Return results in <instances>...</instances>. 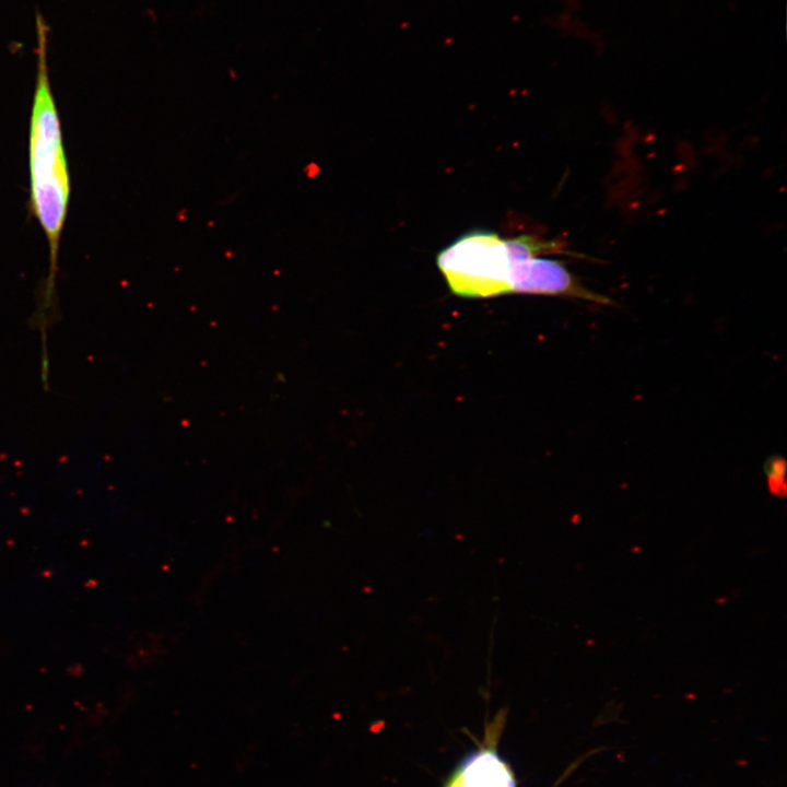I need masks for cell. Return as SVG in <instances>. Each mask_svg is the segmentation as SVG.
<instances>
[{
  "mask_svg": "<svg viewBox=\"0 0 787 787\" xmlns=\"http://www.w3.org/2000/svg\"><path fill=\"white\" fill-rule=\"evenodd\" d=\"M446 787H516L513 772L495 749L482 748L468 755Z\"/></svg>",
  "mask_w": 787,
  "mask_h": 787,
  "instance_id": "obj_4",
  "label": "cell"
},
{
  "mask_svg": "<svg viewBox=\"0 0 787 787\" xmlns=\"http://www.w3.org/2000/svg\"><path fill=\"white\" fill-rule=\"evenodd\" d=\"M225 256H226V257H231V256H232V251H231V250H226V251H225Z\"/></svg>",
  "mask_w": 787,
  "mask_h": 787,
  "instance_id": "obj_7",
  "label": "cell"
},
{
  "mask_svg": "<svg viewBox=\"0 0 787 787\" xmlns=\"http://www.w3.org/2000/svg\"><path fill=\"white\" fill-rule=\"evenodd\" d=\"M213 224H214L213 221L208 222V226H213Z\"/></svg>",
  "mask_w": 787,
  "mask_h": 787,
  "instance_id": "obj_8",
  "label": "cell"
},
{
  "mask_svg": "<svg viewBox=\"0 0 787 787\" xmlns=\"http://www.w3.org/2000/svg\"><path fill=\"white\" fill-rule=\"evenodd\" d=\"M48 35L46 20L37 12L36 80L28 136L30 187L32 209L48 243L54 273L69 208L70 177L61 122L49 81Z\"/></svg>",
  "mask_w": 787,
  "mask_h": 787,
  "instance_id": "obj_1",
  "label": "cell"
},
{
  "mask_svg": "<svg viewBox=\"0 0 787 787\" xmlns=\"http://www.w3.org/2000/svg\"><path fill=\"white\" fill-rule=\"evenodd\" d=\"M510 261L512 292L560 295L580 298L598 304H611V299L590 291L560 261L539 257L541 254L563 252L559 240L531 235L505 239Z\"/></svg>",
  "mask_w": 787,
  "mask_h": 787,
  "instance_id": "obj_3",
  "label": "cell"
},
{
  "mask_svg": "<svg viewBox=\"0 0 787 787\" xmlns=\"http://www.w3.org/2000/svg\"><path fill=\"white\" fill-rule=\"evenodd\" d=\"M437 267L456 295L492 297L512 292L507 246L492 231L461 235L438 252Z\"/></svg>",
  "mask_w": 787,
  "mask_h": 787,
  "instance_id": "obj_2",
  "label": "cell"
},
{
  "mask_svg": "<svg viewBox=\"0 0 787 787\" xmlns=\"http://www.w3.org/2000/svg\"><path fill=\"white\" fill-rule=\"evenodd\" d=\"M186 215H187V210H186V209H181V210L176 214V218H177L178 221H184V220L186 219Z\"/></svg>",
  "mask_w": 787,
  "mask_h": 787,
  "instance_id": "obj_6",
  "label": "cell"
},
{
  "mask_svg": "<svg viewBox=\"0 0 787 787\" xmlns=\"http://www.w3.org/2000/svg\"><path fill=\"white\" fill-rule=\"evenodd\" d=\"M303 173L308 178H314L319 173V167L316 163L310 162L307 165L304 166Z\"/></svg>",
  "mask_w": 787,
  "mask_h": 787,
  "instance_id": "obj_5",
  "label": "cell"
}]
</instances>
